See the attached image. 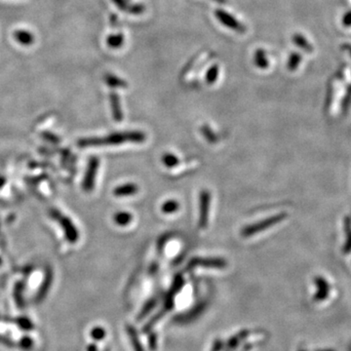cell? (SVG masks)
<instances>
[{
	"label": "cell",
	"instance_id": "cell-20",
	"mask_svg": "<svg viewBox=\"0 0 351 351\" xmlns=\"http://www.w3.org/2000/svg\"><path fill=\"white\" fill-rule=\"evenodd\" d=\"M293 41H294V43L296 45L301 47L302 49L306 50L307 52H312L313 51V48L306 41V38L304 36H302L301 34H295L293 36Z\"/></svg>",
	"mask_w": 351,
	"mask_h": 351
},
{
	"label": "cell",
	"instance_id": "cell-7",
	"mask_svg": "<svg viewBox=\"0 0 351 351\" xmlns=\"http://www.w3.org/2000/svg\"><path fill=\"white\" fill-rule=\"evenodd\" d=\"M197 266L207 268H225L227 266V261L219 258H195L189 261L187 268L191 269Z\"/></svg>",
	"mask_w": 351,
	"mask_h": 351
},
{
	"label": "cell",
	"instance_id": "cell-29",
	"mask_svg": "<svg viewBox=\"0 0 351 351\" xmlns=\"http://www.w3.org/2000/svg\"><path fill=\"white\" fill-rule=\"evenodd\" d=\"M112 2L117 6L118 9H120L121 11H128L130 4H128L127 0H112Z\"/></svg>",
	"mask_w": 351,
	"mask_h": 351
},
{
	"label": "cell",
	"instance_id": "cell-18",
	"mask_svg": "<svg viewBox=\"0 0 351 351\" xmlns=\"http://www.w3.org/2000/svg\"><path fill=\"white\" fill-rule=\"evenodd\" d=\"M17 345L19 348L23 351H31L34 346V340L31 336H25L20 338V340L17 342Z\"/></svg>",
	"mask_w": 351,
	"mask_h": 351
},
{
	"label": "cell",
	"instance_id": "cell-16",
	"mask_svg": "<svg viewBox=\"0 0 351 351\" xmlns=\"http://www.w3.org/2000/svg\"><path fill=\"white\" fill-rule=\"evenodd\" d=\"M124 35L122 33L110 34L107 37V44L111 49H118L124 44Z\"/></svg>",
	"mask_w": 351,
	"mask_h": 351
},
{
	"label": "cell",
	"instance_id": "cell-12",
	"mask_svg": "<svg viewBox=\"0 0 351 351\" xmlns=\"http://www.w3.org/2000/svg\"><path fill=\"white\" fill-rule=\"evenodd\" d=\"M8 322L14 323L21 330L26 331V332L32 331V330L34 329V324H33L32 321H31L29 317H27V316H19V317L14 318V319H12V320H9Z\"/></svg>",
	"mask_w": 351,
	"mask_h": 351
},
{
	"label": "cell",
	"instance_id": "cell-33",
	"mask_svg": "<svg viewBox=\"0 0 351 351\" xmlns=\"http://www.w3.org/2000/svg\"><path fill=\"white\" fill-rule=\"evenodd\" d=\"M214 1L217 3H220V4H225L228 2V0H214Z\"/></svg>",
	"mask_w": 351,
	"mask_h": 351
},
{
	"label": "cell",
	"instance_id": "cell-14",
	"mask_svg": "<svg viewBox=\"0 0 351 351\" xmlns=\"http://www.w3.org/2000/svg\"><path fill=\"white\" fill-rule=\"evenodd\" d=\"M254 62L255 64L260 67L261 69H264L266 67H268L269 65V61L266 57L265 52L262 49H258L255 52V56H254Z\"/></svg>",
	"mask_w": 351,
	"mask_h": 351
},
{
	"label": "cell",
	"instance_id": "cell-15",
	"mask_svg": "<svg viewBox=\"0 0 351 351\" xmlns=\"http://www.w3.org/2000/svg\"><path fill=\"white\" fill-rule=\"evenodd\" d=\"M107 85L111 88H127L128 87V83L121 79L120 77L113 76V75H107L105 78Z\"/></svg>",
	"mask_w": 351,
	"mask_h": 351
},
{
	"label": "cell",
	"instance_id": "cell-5",
	"mask_svg": "<svg viewBox=\"0 0 351 351\" xmlns=\"http://www.w3.org/2000/svg\"><path fill=\"white\" fill-rule=\"evenodd\" d=\"M215 16L225 27L229 28L230 30L237 31L239 33L246 32V27L244 25L228 12L222 9H218L215 11Z\"/></svg>",
	"mask_w": 351,
	"mask_h": 351
},
{
	"label": "cell",
	"instance_id": "cell-30",
	"mask_svg": "<svg viewBox=\"0 0 351 351\" xmlns=\"http://www.w3.org/2000/svg\"><path fill=\"white\" fill-rule=\"evenodd\" d=\"M342 25L345 27H350L351 26V11L348 12L346 15L344 16L343 20H342Z\"/></svg>",
	"mask_w": 351,
	"mask_h": 351
},
{
	"label": "cell",
	"instance_id": "cell-25",
	"mask_svg": "<svg viewBox=\"0 0 351 351\" xmlns=\"http://www.w3.org/2000/svg\"><path fill=\"white\" fill-rule=\"evenodd\" d=\"M106 331L102 327H95L91 331V337L95 340H101L105 338Z\"/></svg>",
	"mask_w": 351,
	"mask_h": 351
},
{
	"label": "cell",
	"instance_id": "cell-34",
	"mask_svg": "<svg viewBox=\"0 0 351 351\" xmlns=\"http://www.w3.org/2000/svg\"><path fill=\"white\" fill-rule=\"evenodd\" d=\"M4 183H5V181H4V179H2L1 177H0V187L4 184Z\"/></svg>",
	"mask_w": 351,
	"mask_h": 351
},
{
	"label": "cell",
	"instance_id": "cell-37",
	"mask_svg": "<svg viewBox=\"0 0 351 351\" xmlns=\"http://www.w3.org/2000/svg\"><path fill=\"white\" fill-rule=\"evenodd\" d=\"M0 262H1V260H0Z\"/></svg>",
	"mask_w": 351,
	"mask_h": 351
},
{
	"label": "cell",
	"instance_id": "cell-11",
	"mask_svg": "<svg viewBox=\"0 0 351 351\" xmlns=\"http://www.w3.org/2000/svg\"><path fill=\"white\" fill-rule=\"evenodd\" d=\"M24 291H25V285L23 282L20 281L16 283L15 289H14V300H15L16 306L20 309H24L26 307Z\"/></svg>",
	"mask_w": 351,
	"mask_h": 351
},
{
	"label": "cell",
	"instance_id": "cell-2",
	"mask_svg": "<svg viewBox=\"0 0 351 351\" xmlns=\"http://www.w3.org/2000/svg\"><path fill=\"white\" fill-rule=\"evenodd\" d=\"M286 215L285 214H279L276 215V216H273V217H270L266 220H263L261 222H259V223H256V224H253L251 226H247L245 227L244 229L241 230V235L243 237H251L257 233H259L260 231H263L265 229H269L270 227L274 226L276 224H278L279 222L283 221L285 219Z\"/></svg>",
	"mask_w": 351,
	"mask_h": 351
},
{
	"label": "cell",
	"instance_id": "cell-1",
	"mask_svg": "<svg viewBox=\"0 0 351 351\" xmlns=\"http://www.w3.org/2000/svg\"><path fill=\"white\" fill-rule=\"evenodd\" d=\"M147 136L144 132L129 131L123 133H115L104 137H87L78 142V146L81 148L86 147H100V146H114L124 143H144Z\"/></svg>",
	"mask_w": 351,
	"mask_h": 351
},
{
	"label": "cell",
	"instance_id": "cell-24",
	"mask_svg": "<svg viewBox=\"0 0 351 351\" xmlns=\"http://www.w3.org/2000/svg\"><path fill=\"white\" fill-rule=\"evenodd\" d=\"M302 61V57L299 53H293L289 58L288 61V68L291 72H294L300 64V62Z\"/></svg>",
	"mask_w": 351,
	"mask_h": 351
},
{
	"label": "cell",
	"instance_id": "cell-31",
	"mask_svg": "<svg viewBox=\"0 0 351 351\" xmlns=\"http://www.w3.org/2000/svg\"><path fill=\"white\" fill-rule=\"evenodd\" d=\"M87 351H98V347H97V345H96V344L92 343V344H90V345H88V347H87Z\"/></svg>",
	"mask_w": 351,
	"mask_h": 351
},
{
	"label": "cell",
	"instance_id": "cell-21",
	"mask_svg": "<svg viewBox=\"0 0 351 351\" xmlns=\"http://www.w3.org/2000/svg\"><path fill=\"white\" fill-rule=\"evenodd\" d=\"M220 74V66L218 64H213L207 72L206 74V82L208 84H213L219 77Z\"/></svg>",
	"mask_w": 351,
	"mask_h": 351
},
{
	"label": "cell",
	"instance_id": "cell-32",
	"mask_svg": "<svg viewBox=\"0 0 351 351\" xmlns=\"http://www.w3.org/2000/svg\"><path fill=\"white\" fill-rule=\"evenodd\" d=\"M343 47H344V49H345V50H346V51H347V52H348V53L350 54L351 56V45H348V44H346V45H344L343 46Z\"/></svg>",
	"mask_w": 351,
	"mask_h": 351
},
{
	"label": "cell",
	"instance_id": "cell-4",
	"mask_svg": "<svg viewBox=\"0 0 351 351\" xmlns=\"http://www.w3.org/2000/svg\"><path fill=\"white\" fill-rule=\"evenodd\" d=\"M211 195L208 190H202L199 197V228L205 229L209 222V209H210Z\"/></svg>",
	"mask_w": 351,
	"mask_h": 351
},
{
	"label": "cell",
	"instance_id": "cell-23",
	"mask_svg": "<svg viewBox=\"0 0 351 351\" xmlns=\"http://www.w3.org/2000/svg\"><path fill=\"white\" fill-rule=\"evenodd\" d=\"M201 132H202L203 136L205 137V138H206V139H207L209 143H212V144L217 143L218 137H217L216 134H215L214 132H213V130H212V129H211L209 126H207V125L202 126V128H201Z\"/></svg>",
	"mask_w": 351,
	"mask_h": 351
},
{
	"label": "cell",
	"instance_id": "cell-9",
	"mask_svg": "<svg viewBox=\"0 0 351 351\" xmlns=\"http://www.w3.org/2000/svg\"><path fill=\"white\" fill-rule=\"evenodd\" d=\"M109 101H110V106H111V109H112L113 119L117 122L122 121L123 112L119 96L115 92H112L109 96Z\"/></svg>",
	"mask_w": 351,
	"mask_h": 351
},
{
	"label": "cell",
	"instance_id": "cell-6",
	"mask_svg": "<svg viewBox=\"0 0 351 351\" xmlns=\"http://www.w3.org/2000/svg\"><path fill=\"white\" fill-rule=\"evenodd\" d=\"M99 159L97 157H92L89 160L88 167L86 170V174L83 180V189L87 192H90L94 189L95 186V181H96V176L99 168Z\"/></svg>",
	"mask_w": 351,
	"mask_h": 351
},
{
	"label": "cell",
	"instance_id": "cell-8",
	"mask_svg": "<svg viewBox=\"0 0 351 351\" xmlns=\"http://www.w3.org/2000/svg\"><path fill=\"white\" fill-rule=\"evenodd\" d=\"M52 283H53V271L51 270V268H47L44 279L35 295L36 303H41L45 300L46 296L48 295L50 288L52 286Z\"/></svg>",
	"mask_w": 351,
	"mask_h": 351
},
{
	"label": "cell",
	"instance_id": "cell-28",
	"mask_svg": "<svg viewBox=\"0 0 351 351\" xmlns=\"http://www.w3.org/2000/svg\"><path fill=\"white\" fill-rule=\"evenodd\" d=\"M0 343L9 347V348H12V347H15L17 345L15 341L10 337V336H5V335H2L0 334Z\"/></svg>",
	"mask_w": 351,
	"mask_h": 351
},
{
	"label": "cell",
	"instance_id": "cell-36",
	"mask_svg": "<svg viewBox=\"0 0 351 351\" xmlns=\"http://www.w3.org/2000/svg\"><path fill=\"white\" fill-rule=\"evenodd\" d=\"M105 351H109V349H108V348H107V349H106V350Z\"/></svg>",
	"mask_w": 351,
	"mask_h": 351
},
{
	"label": "cell",
	"instance_id": "cell-10",
	"mask_svg": "<svg viewBox=\"0 0 351 351\" xmlns=\"http://www.w3.org/2000/svg\"><path fill=\"white\" fill-rule=\"evenodd\" d=\"M138 191V187L135 183H126L122 184L118 187H116L113 190V194L116 197H125V196H131L136 194Z\"/></svg>",
	"mask_w": 351,
	"mask_h": 351
},
{
	"label": "cell",
	"instance_id": "cell-26",
	"mask_svg": "<svg viewBox=\"0 0 351 351\" xmlns=\"http://www.w3.org/2000/svg\"><path fill=\"white\" fill-rule=\"evenodd\" d=\"M128 333L130 335V337H131V340L132 342L134 343V347H135V350L136 351H144L143 347L141 346V344L138 343V338H137V334L135 332V330L131 327L128 328Z\"/></svg>",
	"mask_w": 351,
	"mask_h": 351
},
{
	"label": "cell",
	"instance_id": "cell-35",
	"mask_svg": "<svg viewBox=\"0 0 351 351\" xmlns=\"http://www.w3.org/2000/svg\"><path fill=\"white\" fill-rule=\"evenodd\" d=\"M317 351H333V350H317Z\"/></svg>",
	"mask_w": 351,
	"mask_h": 351
},
{
	"label": "cell",
	"instance_id": "cell-22",
	"mask_svg": "<svg viewBox=\"0 0 351 351\" xmlns=\"http://www.w3.org/2000/svg\"><path fill=\"white\" fill-rule=\"evenodd\" d=\"M162 162L164 163V165L168 168H172V167H176L177 165H179L180 161L178 159L177 156H175L174 154L172 153H165L162 157Z\"/></svg>",
	"mask_w": 351,
	"mask_h": 351
},
{
	"label": "cell",
	"instance_id": "cell-3",
	"mask_svg": "<svg viewBox=\"0 0 351 351\" xmlns=\"http://www.w3.org/2000/svg\"><path fill=\"white\" fill-rule=\"evenodd\" d=\"M51 216L53 217L54 220L58 221L59 224L61 225V228L64 230L65 237L71 243H76L79 239V232L77 230L74 223L65 216L61 215L58 210H52Z\"/></svg>",
	"mask_w": 351,
	"mask_h": 351
},
{
	"label": "cell",
	"instance_id": "cell-17",
	"mask_svg": "<svg viewBox=\"0 0 351 351\" xmlns=\"http://www.w3.org/2000/svg\"><path fill=\"white\" fill-rule=\"evenodd\" d=\"M132 215L128 212H119L117 214L114 215L113 220L115 222V224H117L118 226L125 227L127 225H129L132 222Z\"/></svg>",
	"mask_w": 351,
	"mask_h": 351
},
{
	"label": "cell",
	"instance_id": "cell-19",
	"mask_svg": "<svg viewBox=\"0 0 351 351\" xmlns=\"http://www.w3.org/2000/svg\"><path fill=\"white\" fill-rule=\"evenodd\" d=\"M179 208H180V204L178 203V201H176V200H168V201H166L162 205L161 210L165 214H172V213L177 212Z\"/></svg>",
	"mask_w": 351,
	"mask_h": 351
},
{
	"label": "cell",
	"instance_id": "cell-13",
	"mask_svg": "<svg viewBox=\"0 0 351 351\" xmlns=\"http://www.w3.org/2000/svg\"><path fill=\"white\" fill-rule=\"evenodd\" d=\"M14 36L16 40L23 45H31L34 41L33 34L28 31H17Z\"/></svg>",
	"mask_w": 351,
	"mask_h": 351
},
{
	"label": "cell",
	"instance_id": "cell-27",
	"mask_svg": "<svg viewBox=\"0 0 351 351\" xmlns=\"http://www.w3.org/2000/svg\"><path fill=\"white\" fill-rule=\"evenodd\" d=\"M146 11V7L143 4H132L128 9V13L133 15H141Z\"/></svg>",
	"mask_w": 351,
	"mask_h": 351
}]
</instances>
